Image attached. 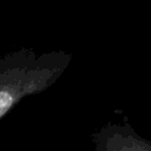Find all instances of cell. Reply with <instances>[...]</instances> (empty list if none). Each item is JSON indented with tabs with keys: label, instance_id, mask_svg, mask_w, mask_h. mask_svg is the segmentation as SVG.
I'll return each mask as SVG.
<instances>
[{
	"label": "cell",
	"instance_id": "1",
	"mask_svg": "<svg viewBox=\"0 0 151 151\" xmlns=\"http://www.w3.org/2000/svg\"><path fill=\"white\" fill-rule=\"evenodd\" d=\"M71 55L23 47L0 57V120L24 98L43 93L63 74Z\"/></svg>",
	"mask_w": 151,
	"mask_h": 151
}]
</instances>
